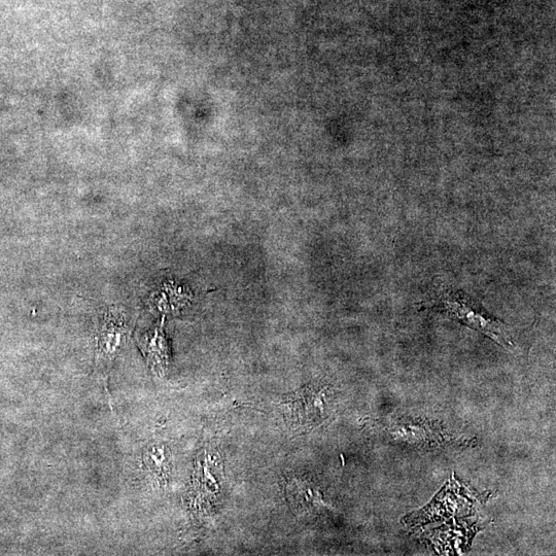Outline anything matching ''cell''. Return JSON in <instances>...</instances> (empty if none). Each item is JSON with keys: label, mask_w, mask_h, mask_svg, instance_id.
<instances>
[{"label": "cell", "mask_w": 556, "mask_h": 556, "mask_svg": "<svg viewBox=\"0 0 556 556\" xmlns=\"http://www.w3.org/2000/svg\"><path fill=\"white\" fill-rule=\"evenodd\" d=\"M334 399L330 386H309L296 392L283 403L289 426L297 432L321 426L333 413Z\"/></svg>", "instance_id": "1"}, {"label": "cell", "mask_w": 556, "mask_h": 556, "mask_svg": "<svg viewBox=\"0 0 556 556\" xmlns=\"http://www.w3.org/2000/svg\"><path fill=\"white\" fill-rule=\"evenodd\" d=\"M420 308H435L446 312L462 324L485 334L499 344L511 345L504 324L486 316L463 293H446L436 300L420 304Z\"/></svg>", "instance_id": "2"}, {"label": "cell", "mask_w": 556, "mask_h": 556, "mask_svg": "<svg viewBox=\"0 0 556 556\" xmlns=\"http://www.w3.org/2000/svg\"><path fill=\"white\" fill-rule=\"evenodd\" d=\"M394 442L421 449H434L450 443L451 437L437 423L421 419H394L381 424Z\"/></svg>", "instance_id": "3"}, {"label": "cell", "mask_w": 556, "mask_h": 556, "mask_svg": "<svg viewBox=\"0 0 556 556\" xmlns=\"http://www.w3.org/2000/svg\"><path fill=\"white\" fill-rule=\"evenodd\" d=\"M129 333L124 312L110 310L104 314L97 336V363L111 364Z\"/></svg>", "instance_id": "4"}, {"label": "cell", "mask_w": 556, "mask_h": 556, "mask_svg": "<svg viewBox=\"0 0 556 556\" xmlns=\"http://www.w3.org/2000/svg\"><path fill=\"white\" fill-rule=\"evenodd\" d=\"M223 471L220 455L213 450L200 457L196 493L199 504L212 507L222 493Z\"/></svg>", "instance_id": "5"}, {"label": "cell", "mask_w": 556, "mask_h": 556, "mask_svg": "<svg viewBox=\"0 0 556 556\" xmlns=\"http://www.w3.org/2000/svg\"><path fill=\"white\" fill-rule=\"evenodd\" d=\"M287 494L291 506L301 516H319L330 510L318 486L308 480L292 479L288 483Z\"/></svg>", "instance_id": "6"}, {"label": "cell", "mask_w": 556, "mask_h": 556, "mask_svg": "<svg viewBox=\"0 0 556 556\" xmlns=\"http://www.w3.org/2000/svg\"><path fill=\"white\" fill-rule=\"evenodd\" d=\"M138 343L152 370L163 375L169 363V347L163 325L139 337Z\"/></svg>", "instance_id": "7"}, {"label": "cell", "mask_w": 556, "mask_h": 556, "mask_svg": "<svg viewBox=\"0 0 556 556\" xmlns=\"http://www.w3.org/2000/svg\"><path fill=\"white\" fill-rule=\"evenodd\" d=\"M148 463L159 476H164L167 471V458L164 447H152L148 453Z\"/></svg>", "instance_id": "8"}]
</instances>
